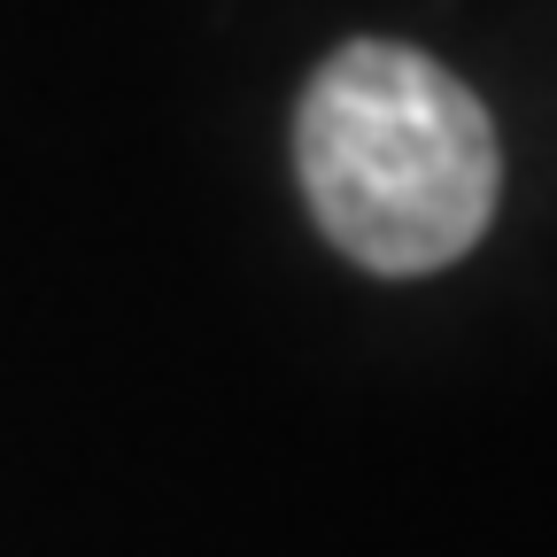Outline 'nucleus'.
I'll return each mask as SVG.
<instances>
[{
  "label": "nucleus",
  "instance_id": "1",
  "mask_svg": "<svg viewBox=\"0 0 557 557\" xmlns=\"http://www.w3.org/2000/svg\"><path fill=\"white\" fill-rule=\"evenodd\" d=\"M295 171L318 233L387 278L457 263L504 194V148L472 86L395 39H348L318 62L295 109Z\"/></svg>",
  "mask_w": 557,
  "mask_h": 557
}]
</instances>
